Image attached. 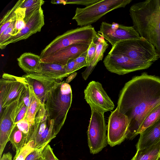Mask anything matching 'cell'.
<instances>
[{
	"label": "cell",
	"instance_id": "cell-37",
	"mask_svg": "<svg viewBox=\"0 0 160 160\" xmlns=\"http://www.w3.org/2000/svg\"><path fill=\"white\" fill-rule=\"evenodd\" d=\"M65 66L67 72L69 75L79 70L78 65L74 59L69 60Z\"/></svg>",
	"mask_w": 160,
	"mask_h": 160
},
{
	"label": "cell",
	"instance_id": "cell-32",
	"mask_svg": "<svg viewBox=\"0 0 160 160\" xmlns=\"http://www.w3.org/2000/svg\"><path fill=\"white\" fill-rule=\"evenodd\" d=\"M16 125L27 137V142L28 143L29 141V133L31 125L28 121L24 119L18 122Z\"/></svg>",
	"mask_w": 160,
	"mask_h": 160
},
{
	"label": "cell",
	"instance_id": "cell-14",
	"mask_svg": "<svg viewBox=\"0 0 160 160\" xmlns=\"http://www.w3.org/2000/svg\"><path fill=\"white\" fill-rule=\"evenodd\" d=\"M24 21L25 26L17 35L10 37L0 46L1 49H4L9 44L25 40L41 31L44 24V15L42 7L37 9L31 15L25 16Z\"/></svg>",
	"mask_w": 160,
	"mask_h": 160
},
{
	"label": "cell",
	"instance_id": "cell-7",
	"mask_svg": "<svg viewBox=\"0 0 160 160\" xmlns=\"http://www.w3.org/2000/svg\"><path fill=\"white\" fill-rule=\"evenodd\" d=\"M91 115L87 131L88 146L92 154L98 153L108 144L104 112L90 106Z\"/></svg>",
	"mask_w": 160,
	"mask_h": 160
},
{
	"label": "cell",
	"instance_id": "cell-8",
	"mask_svg": "<svg viewBox=\"0 0 160 160\" xmlns=\"http://www.w3.org/2000/svg\"><path fill=\"white\" fill-rule=\"evenodd\" d=\"M31 140L34 142V148H44L56 136L54 122L50 119L44 103L36 115L31 128Z\"/></svg>",
	"mask_w": 160,
	"mask_h": 160
},
{
	"label": "cell",
	"instance_id": "cell-40",
	"mask_svg": "<svg viewBox=\"0 0 160 160\" xmlns=\"http://www.w3.org/2000/svg\"><path fill=\"white\" fill-rule=\"evenodd\" d=\"M77 75V73L76 72H74L72 73L68 76L65 82L68 83L75 77Z\"/></svg>",
	"mask_w": 160,
	"mask_h": 160
},
{
	"label": "cell",
	"instance_id": "cell-27",
	"mask_svg": "<svg viewBox=\"0 0 160 160\" xmlns=\"http://www.w3.org/2000/svg\"><path fill=\"white\" fill-rule=\"evenodd\" d=\"M26 9L21 7L18 8L15 11L16 20L14 28L10 36L17 35L25 26L24 18L26 15Z\"/></svg>",
	"mask_w": 160,
	"mask_h": 160
},
{
	"label": "cell",
	"instance_id": "cell-28",
	"mask_svg": "<svg viewBox=\"0 0 160 160\" xmlns=\"http://www.w3.org/2000/svg\"><path fill=\"white\" fill-rule=\"evenodd\" d=\"M44 2L45 1L42 0H25L21 8L26 9L25 16H28L42 7Z\"/></svg>",
	"mask_w": 160,
	"mask_h": 160
},
{
	"label": "cell",
	"instance_id": "cell-35",
	"mask_svg": "<svg viewBox=\"0 0 160 160\" xmlns=\"http://www.w3.org/2000/svg\"><path fill=\"white\" fill-rule=\"evenodd\" d=\"M44 148L35 149L26 156L24 160H41V152Z\"/></svg>",
	"mask_w": 160,
	"mask_h": 160
},
{
	"label": "cell",
	"instance_id": "cell-38",
	"mask_svg": "<svg viewBox=\"0 0 160 160\" xmlns=\"http://www.w3.org/2000/svg\"><path fill=\"white\" fill-rule=\"evenodd\" d=\"M87 52V51L75 59L79 69L84 67H88L86 60Z\"/></svg>",
	"mask_w": 160,
	"mask_h": 160
},
{
	"label": "cell",
	"instance_id": "cell-21",
	"mask_svg": "<svg viewBox=\"0 0 160 160\" xmlns=\"http://www.w3.org/2000/svg\"><path fill=\"white\" fill-rule=\"evenodd\" d=\"M98 38L95 41L96 44V48L94 58L90 65L82 73V77L85 80L88 79L98 62L102 60L104 53L109 46L108 44L104 38L98 34Z\"/></svg>",
	"mask_w": 160,
	"mask_h": 160
},
{
	"label": "cell",
	"instance_id": "cell-34",
	"mask_svg": "<svg viewBox=\"0 0 160 160\" xmlns=\"http://www.w3.org/2000/svg\"><path fill=\"white\" fill-rule=\"evenodd\" d=\"M96 44L94 40L89 45L87 51L86 60L88 67L90 65L94 58L96 53Z\"/></svg>",
	"mask_w": 160,
	"mask_h": 160
},
{
	"label": "cell",
	"instance_id": "cell-10",
	"mask_svg": "<svg viewBox=\"0 0 160 160\" xmlns=\"http://www.w3.org/2000/svg\"><path fill=\"white\" fill-rule=\"evenodd\" d=\"M103 62L108 71L119 75L147 69L153 63L136 61L118 54H108Z\"/></svg>",
	"mask_w": 160,
	"mask_h": 160
},
{
	"label": "cell",
	"instance_id": "cell-19",
	"mask_svg": "<svg viewBox=\"0 0 160 160\" xmlns=\"http://www.w3.org/2000/svg\"><path fill=\"white\" fill-rule=\"evenodd\" d=\"M40 56L25 52L17 59L19 67L26 74L36 73L41 69L42 62Z\"/></svg>",
	"mask_w": 160,
	"mask_h": 160
},
{
	"label": "cell",
	"instance_id": "cell-5",
	"mask_svg": "<svg viewBox=\"0 0 160 160\" xmlns=\"http://www.w3.org/2000/svg\"><path fill=\"white\" fill-rule=\"evenodd\" d=\"M121 54L138 61L153 62L160 58L154 46L145 38L119 41L112 48L108 54Z\"/></svg>",
	"mask_w": 160,
	"mask_h": 160
},
{
	"label": "cell",
	"instance_id": "cell-24",
	"mask_svg": "<svg viewBox=\"0 0 160 160\" xmlns=\"http://www.w3.org/2000/svg\"><path fill=\"white\" fill-rule=\"evenodd\" d=\"M29 87L30 94V102L25 119L27 120L31 125H33L37 113L42 104L29 85Z\"/></svg>",
	"mask_w": 160,
	"mask_h": 160
},
{
	"label": "cell",
	"instance_id": "cell-33",
	"mask_svg": "<svg viewBox=\"0 0 160 160\" xmlns=\"http://www.w3.org/2000/svg\"><path fill=\"white\" fill-rule=\"evenodd\" d=\"M41 160H59L54 154L52 149L48 144L41 152Z\"/></svg>",
	"mask_w": 160,
	"mask_h": 160
},
{
	"label": "cell",
	"instance_id": "cell-20",
	"mask_svg": "<svg viewBox=\"0 0 160 160\" xmlns=\"http://www.w3.org/2000/svg\"><path fill=\"white\" fill-rule=\"evenodd\" d=\"M33 73L55 79H63L70 75L67 72L65 66L52 63H42L40 71Z\"/></svg>",
	"mask_w": 160,
	"mask_h": 160
},
{
	"label": "cell",
	"instance_id": "cell-25",
	"mask_svg": "<svg viewBox=\"0 0 160 160\" xmlns=\"http://www.w3.org/2000/svg\"><path fill=\"white\" fill-rule=\"evenodd\" d=\"M24 1L25 0H18L14 6L9 10L1 19L0 22V35H1L10 25L16 15L15 11L18 8L21 7Z\"/></svg>",
	"mask_w": 160,
	"mask_h": 160
},
{
	"label": "cell",
	"instance_id": "cell-15",
	"mask_svg": "<svg viewBox=\"0 0 160 160\" xmlns=\"http://www.w3.org/2000/svg\"><path fill=\"white\" fill-rule=\"evenodd\" d=\"M19 99L6 107L0 112V158L15 126L16 112Z\"/></svg>",
	"mask_w": 160,
	"mask_h": 160
},
{
	"label": "cell",
	"instance_id": "cell-6",
	"mask_svg": "<svg viewBox=\"0 0 160 160\" xmlns=\"http://www.w3.org/2000/svg\"><path fill=\"white\" fill-rule=\"evenodd\" d=\"M132 0H99L85 8H77L72 19L77 25L86 26L95 22L108 13L115 9L125 8Z\"/></svg>",
	"mask_w": 160,
	"mask_h": 160
},
{
	"label": "cell",
	"instance_id": "cell-26",
	"mask_svg": "<svg viewBox=\"0 0 160 160\" xmlns=\"http://www.w3.org/2000/svg\"><path fill=\"white\" fill-rule=\"evenodd\" d=\"M160 119V104L152 111L146 118L137 132V135Z\"/></svg>",
	"mask_w": 160,
	"mask_h": 160
},
{
	"label": "cell",
	"instance_id": "cell-12",
	"mask_svg": "<svg viewBox=\"0 0 160 160\" xmlns=\"http://www.w3.org/2000/svg\"><path fill=\"white\" fill-rule=\"evenodd\" d=\"M98 33L108 42L112 47L120 41L141 37L133 26H127L114 22L110 24L102 22Z\"/></svg>",
	"mask_w": 160,
	"mask_h": 160
},
{
	"label": "cell",
	"instance_id": "cell-13",
	"mask_svg": "<svg viewBox=\"0 0 160 160\" xmlns=\"http://www.w3.org/2000/svg\"><path fill=\"white\" fill-rule=\"evenodd\" d=\"M84 92V98L90 106L97 108L104 112L111 111L114 108L113 102L99 82H90Z\"/></svg>",
	"mask_w": 160,
	"mask_h": 160
},
{
	"label": "cell",
	"instance_id": "cell-43",
	"mask_svg": "<svg viewBox=\"0 0 160 160\" xmlns=\"http://www.w3.org/2000/svg\"></svg>",
	"mask_w": 160,
	"mask_h": 160
},
{
	"label": "cell",
	"instance_id": "cell-9",
	"mask_svg": "<svg viewBox=\"0 0 160 160\" xmlns=\"http://www.w3.org/2000/svg\"><path fill=\"white\" fill-rule=\"evenodd\" d=\"M28 84L23 77L4 73L0 80V109H3L18 100Z\"/></svg>",
	"mask_w": 160,
	"mask_h": 160
},
{
	"label": "cell",
	"instance_id": "cell-30",
	"mask_svg": "<svg viewBox=\"0 0 160 160\" xmlns=\"http://www.w3.org/2000/svg\"><path fill=\"white\" fill-rule=\"evenodd\" d=\"M34 149V142L32 140L22 149L17 156L14 157L13 160H24L26 156Z\"/></svg>",
	"mask_w": 160,
	"mask_h": 160
},
{
	"label": "cell",
	"instance_id": "cell-2",
	"mask_svg": "<svg viewBox=\"0 0 160 160\" xmlns=\"http://www.w3.org/2000/svg\"><path fill=\"white\" fill-rule=\"evenodd\" d=\"M129 12L134 29L154 46L160 58V0L134 3Z\"/></svg>",
	"mask_w": 160,
	"mask_h": 160
},
{
	"label": "cell",
	"instance_id": "cell-1",
	"mask_svg": "<svg viewBox=\"0 0 160 160\" xmlns=\"http://www.w3.org/2000/svg\"><path fill=\"white\" fill-rule=\"evenodd\" d=\"M160 104V78L144 72L134 77L121 90L117 108L128 118L126 139L132 140L147 116Z\"/></svg>",
	"mask_w": 160,
	"mask_h": 160
},
{
	"label": "cell",
	"instance_id": "cell-31",
	"mask_svg": "<svg viewBox=\"0 0 160 160\" xmlns=\"http://www.w3.org/2000/svg\"><path fill=\"white\" fill-rule=\"evenodd\" d=\"M16 14V13H15ZM16 20V15L14 16L12 22L9 27L0 35V46L9 38L14 28Z\"/></svg>",
	"mask_w": 160,
	"mask_h": 160
},
{
	"label": "cell",
	"instance_id": "cell-42",
	"mask_svg": "<svg viewBox=\"0 0 160 160\" xmlns=\"http://www.w3.org/2000/svg\"><path fill=\"white\" fill-rule=\"evenodd\" d=\"M158 160H160V154L159 156Z\"/></svg>",
	"mask_w": 160,
	"mask_h": 160
},
{
	"label": "cell",
	"instance_id": "cell-23",
	"mask_svg": "<svg viewBox=\"0 0 160 160\" xmlns=\"http://www.w3.org/2000/svg\"><path fill=\"white\" fill-rule=\"evenodd\" d=\"M12 146V148L16 151L14 157L17 156L22 149L27 144V137L15 125L9 138Z\"/></svg>",
	"mask_w": 160,
	"mask_h": 160
},
{
	"label": "cell",
	"instance_id": "cell-22",
	"mask_svg": "<svg viewBox=\"0 0 160 160\" xmlns=\"http://www.w3.org/2000/svg\"><path fill=\"white\" fill-rule=\"evenodd\" d=\"M160 154V141L150 147L137 150L131 160H158Z\"/></svg>",
	"mask_w": 160,
	"mask_h": 160
},
{
	"label": "cell",
	"instance_id": "cell-36",
	"mask_svg": "<svg viewBox=\"0 0 160 160\" xmlns=\"http://www.w3.org/2000/svg\"><path fill=\"white\" fill-rule=\"evenodd\" d=\"M99 0H67L66 3L84 5L86 7L98 2Z\"/></svg>",
	"mask_w": 160,
	"mask_h": 160
},
{
	"label": "cell",
	"instance_id": "cell-16",
	"mask_svg": "<svg viewBox=\"0 0 160 160\" xmlns=\"http://www.w3.org/2000/svg\"><path fill=\"white\" fill-rule=\"evenodd\" d=\"M89 45L76 44L61 48L52 54L41 58L42 63H52L65 66L68 61L75 60L87 51Z\"/></svg>",
	"mask_w": 160,
	"mask_h": 160
},
{
	"label": "cell",
	"instance_id": "cell-11",
	"mask_svg": "<svg viewBox=\"0 0 160 160\" xmlns=\"http://www.w3.org/2000/svg\"><path fill=\"white\" fill-rule=\"evenodd\" d=\"M129 125L128 117L117 108L111 112L107 126L108 143L110 146L119 145L126 139Z\"/></svg>",
	"mask_w": 160,
	"mask_h": 160
},
{
	"label": "cell",
	"instance_id": "cell-41",
	"mask_svg": "<svg viewBox=\"0 0 160 160\" xmlns=\"http://www.w3.org/2000/svg\"><path fill=\"white\" fill-rule=\"evenodd\" d=\"M52 4H62L64 5L66 4V0H53L51 1Z\"/></svg>",
	"mask_w": 160,
	"mask_h": 160
},
{
	"label": "cell",
	"instance_id": "cell-18",
	"mask_svg": "<svg viewBox=\"0 0 160 160\" xmlns=\"http://www.w3.org/2000/svg\"><path fill=\"white\" fill-rule=\"evenodd\" d=\"M137 150L152 145L160 141V119L140 134Z\"/></svg>",
	"mask_w": 160,
	"mask_h": 160
},
{
	"label": "cell",
	"instance_id": "cell-29",
	"mask_svg": "<svg viewBox=\"0 0 160 160\" xmlns=\"http://www.w3.org/2000/svg\"><path fill=\"white\" fill-rule=\"evenodd\" d=\"M28 107L25 104L22 99V94L19 99L17 106L15 124L16 125L19 121L25 119Z\"/></svg>",
	"mask_w": 160,
	"mask_h": 160
},
{
	"label": "cell",
	"instance_id": "cell-4",
	"mask_svg": "<svg viewBox=\"0 0 160 160\" xmlns=\"http://www.w3.org/2000/svg\"><path fill=\"white\" fill-rule=\"evenodd\" d=\"M99 35L91 25L68 30L57 36L43 49L40 54L41 58L50 56L61 48L76 44L90 45L96 40Z\"/></svg>",
	"mask_w": 160,
	"mask_h": 160
},
{
	"label": "cell",
	"instance_id": "cell-3",
	"mask_svg": "<svg viewBox=\"0 0 160 160\" xmlns=\"http://www.w3.org/2000/svg\"><path fill=\"white\" fill-rule=\"evenodd\" d=\"M72 100L71 86L64 81L55 85L47 95L44 103L49 118L54 121L56 135L64 123Z\"/></svg>",
	"mask_w": 160,
	"mask_h": 160
},
{
	"label": "cell",
	"instance_id": "cell-17",
	"mask_svg": "<svg viewBox=\"0 0 160 160\" xmlns=\"http://www.w3.org/2000/svg\"><path fill=\"white\" fill-rule=\"evenodd\" d=\"M22 76L25 78L42 104L44 103L48 92L63 80L46 78L33 73L26 74Z\"/></svg>",
	"mask_w": 160,
	"mask_h": 160
},
{
	"label": "cell",
	"instance_id": "cell-39",
	"mask_svg": "<svg viewBox=\"0 0 160 160\" xmlns=\"http://www.w3.org/2000/svg\"><path fill=\"white\" fill-rule=\"evenodd\" d=\"M0 160H12V155L9 152L4 153L0 159Z\"/></svg>",
	"mask_w": 160,
	"mask_h": 160
}]
</instances>
